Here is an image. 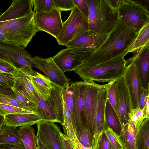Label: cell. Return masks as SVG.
<instances>
[{
    "mask_svg": "<svg viewBox=\"0 0 149 149\" xmlns=\"http://www.w3.org/2000/svg\"><path fill=\"white\" fill-rule=\"evenodd\" d=\"M138 31L119 19L106 40L85 62L91 64L104 62L127 52Z\"/></svg>",
    "mask_w": 149,
    "mask_h": 149,
    "instance_id": "6da1fadb",
    "label": "cell"
},
{
    "mask_svg": "<svg viewBox=\"0 0 149 149\" xmlns=\"http://www.w3.org/2000/svg\"><path fill=\"white\" fill-rule=\"evenodd\" d=\"M125 52L109 60L91 64L84 62L74 71L84 81L109 82L122 76L127 63Z\"/></svg>",
    "mask_w": 149,
    "mask_h": 149,
    "instance_id": "7a4b0ae2",
    "label": "cell"
},
{
    "mask_svg": "<svg viewBox=\"0 0 149 149\" xmlns=\"http://www.w3.org/2000/svg\"><path fill=\"white\" fill-rule=\"evenodd\" d=\"M35 14L32 10L22 17L0 22V33L4 36L5 42L25 48L37 32Z\"/></svg>",
    "mask_w": 149,
    "mask_h": 149,
    "instance_id": "3957f363",
    "label": "cell"
},
{
    "mask_svg": "<svg viewBox=\"0 0 149 149\" xmlns=\"http://www.w3.org/2000/svg\"><path fill=\"white\" fill-rule=\"evenodd\" d=\"M89 14V30L94 33L108 34L119 19L118 9L108 0H87Z\"/></svg>",
    "mask_w": 149,
    "mask_h": 149,
    "instance_id": "277c9868",
    "label": "cell"
},
{
    "mask_svg": "<svg viewBox=\"0 0 149 149\" xmlns=\"http://www.w3.org/2000/svg\"><path fill=\"white\" fill-rule=\"evenodd\" d=\"M146 0H122L118 10L119 19L139 31L149 22V2L144 4Z\"/></svg>",
    "mask_w": 149,
    "mask_h": 149,
    "instance_id": "5b68a950",
    "label": "cell"
},
{
    "mask_svg": "<svg viewBox=\"0 0 149 149\" xmlns=\"http://www.w3.org/2000/svg\"><path fill=\"white\" fill-rule=\"evenodd\" d=\"M96 49L67 48L62 50L52 58L64 72L74 71L90 57Z\"/></svg>",
    "mask_w": 149,
    "mask_h": 149,
    "instance_id": "8992f818",
    "label": "cell"
},
{
    "mask_svg": "<svg viewBox=\"0 0 149 149\" xmlns=\"http://www.w3.org/2000/svg\"><path fill=\"white\" fill-rule=\"evenodd\" d=\"M89 30L88 19L76 7L67 19L63 23V28L56 39L59 45L65 46L73 39Z\"/></svg>",
    "mask_w": 149,
    "mask_h": 149,
    "instance_id": "52a82bcc",
    "label": "cell"
},
{
    "mask_svg": "<svg viewBox=\"0 0 149 149\" xmlns=\"http://www.w3.org/2000/svg\"><path fill=\"white\" fill-rule=\"evenodd\" d=\"M33 58L25 48L0 40V59L12 63L29 75L35 71Z\"/></svg>",
    "mask_w": 149,
    "mask_h": 149,
    "instance_id": "ba28073f",
    "label": "cell"
},
{
    "mask_svg": "<svg viewBox=\"0 0 149 149\" xmlns=\"http://www.w3.org/2000/svg\"><path fill=\"white\" fill-rule=\"evenodd\" d=\"M113 85L116 97L117 113L123 127L128 122L132 109L129 91L123 75L115 80Z\"/></svg>",
    "mask_w": 149,
    "mask_h": 149,
    "instance_id": "9c48e42d",
    "label": "cell"
},
{
    "mask_svg": "<svg viewBox=\"0 0 149 149\" xmlns=\"http://www.w3.org/2000/svg\"><path fill=\"white\" fill-rule=\"evenodd\" d=\"M83 82L82 81L75 82L74 92L72 118L75 132L78 140L89 132L85 123Z\"/></svg>",
    "mask_w": 149,
    "mask_h": 149,
    "instance_id": "30bf717a",
    "label": "cell"
},
{
    "mask_svg": "<svg viewBox=\"0 0 149 149\" xmlns=\"http://www.w3.org/2000/svg\"><path fill=\"white\" fill-rule=\"evenodd\" d=\"M34 21L37 32L45 31L56 39L63 28L61 13L56 8L48 12L35 13Z\"/></svg>",
    "mask_w": 149,
    "mask_h": 149,
    "instance_id": "8fae6325",
    "label": "cell"
},
{
    "mask_svg": "<svg viewBox=\"0 0 149 149\" xmlns=\"http://www.w3.org/2000/svg\"><path fill=\"white\" fill-rule=\"evenodd\" d=\"M33 61L35 67L42 71L53 85L64 88L70 84L71 79L66 77L52 57L43 58L35 56L33 58Z\"/></svg>",
    "mask_w": 149,
    "mask_h": 149,
    "instance_id": "7c38bea8",
    "label": "cell"
},
{
    "mask_svg": "<svg viewBox=\"0 0 149 149\" xmlns=\"http://www.w3.org/2000/svg\"><path fill=\"white\" fill-rule=\"evenodd\" d=\"M100 85L92 81L83 82L85 123L90 134L97 111L98 91Z\"/></svg>",
    "mask_w": 149,
    "mask_h": 149,
    "instance_id": "4fadbf2b",
    "label": "cell"
},
{
    "mask_svg": "<svg viewBox=\"0 0 149 149\" xmlns=\"http://www.w3.org/2000/svg\"><path fill=\"white\" fill-rule=\"evenodd\" d=\"M37 141L47 149H63L60 127L54 123L41 121L37 123Z\"/></svg>",
    "mask_w": 149,
    "mask_h": 149,
    "instance_id": "5bb4252c",
    "label": "cell"
},
{
    "mask_svg": "<svg viewBox=\"0 0 149 149\" xmlns=\"http://www.w3.org/2000/svg\"><path fill=\"white\" fill-rule=\"evenodd\" d=\"M134 56L126 61L136 65L138 70L141 86L149 90V44L142 47Z\"/></svg>",
    "mask_w": 149,
    "mask_h": 149,
    "instance_id": "9a60e30c",
    "label": "cell"
},
{
    "mask_svg": "<svg viewBox=\"0 0 149 149\" xmlns=\"http://www.w3.org/2000/svg\"><path fill=\"white\" fill-rule=\"evenodd\" d=\"M13 75L14 82L13 89L15 90L38 107L37 94L29 75L20 69L14 72Z\"/></svg>",
    "mask_w": 149,
    "mask_h": 149,
    "instance_id": "2e32d148",
    "label": "cell"
},
{
    "mask_svg": "<svg viewBox=\"0 0 149 149\" xmlns=\"http://www.w3.org/2000/svg\"><path fill=\"white\" fill-rule=\"evenodd\" d=\"M130 95L132 109L139 107V96L141 84L137 69L132 62L127 66L123 75Z\"/></svg>",
    "mask_w": 149,
    "mask_h": 149,
    "instance_id": "e0dca14e",
    "label": "cell"
},
{
    "mask_svg": "<svg viewBox=\"0 0 149 149\" xmlns=\"http://www.w3.org/2000/svg\"><path fill=\"white\" fill-rule=\"evenodd\" d=\"M108 34L96 33L89 30L73 39L65 46L67 48L97 49L106 40Z\"/></svg>",
    "mask_w": 149,
    "mask_h": 149,
    "instance_id": "ac0fdd59",
    "label": "cell"
},
{
    "mask_svg": "<svg viewBox=\"0 0 149 149\" xmlns=\"http://www.w3.org/2000/svg\"><path fill=\"white\" fill-rule=\"evenodd\" d=\"M32 0H13L8 8L0 15V22L25 16L33 10Z\"/></svg>",
    "mask_w": 149,
    "mask_h": 149,
    "instance_id": "d6986e66",
    "label": "cell"
},
{
    "mask_svg": "<svg viewBox=\"0 0 149 149\" xmlns=\"http://www.w3.org/2000/svg\"><path fill=\"white\" fill-rule=\"evenodd\" d=\"M5 122L7 125L17 127L31 126L42 121L34 113H18L9 114L4 116Z\"/></svg>",
    "mask_w": 149,
    "mask_h": 149,
    "instance_id": "ffe728a7",
    "label": "cell"
},
{
    "mask_svg": "<svg viewBox=\"0 0 149 149\" xmlns=\"http://www.w3.org/2000/svg\"><path fill=\"white\" fill-rule=\"evenodd\" d=\"M62 88L52 84L50 95L46 101L55 113L59 123L63 125L64 123V105Z\"/></svg>",
    "mask_w": 149,
    "mask_h": 149,
    "instance_id": "44dd1931",
    "label": "cell"
},
{
    "mask_svg": "<svg viewBox=\"0 0 149 149\" xmlns=\"http://www.w3.org/2000/svg\"><path fill=\"white\" fill-rule=\"evenodd\" d=\"M29 75L35 90L40 94L44 100L46 101L50 95L52 87V84L49 79L35 71Z\"/></svg>",
    "mask_w": 149,
    "mask_h": 149,
    "instance_id": "7402d4cb",
    "label": "cell"
},
{
    "mask_svg": "<svg viewBox=\"0 0 149 149\" xmlns=\"http://www.w3.org/2000/svg\"><path fill=\"white\" fill-rule=\"evenodd\" d=\"M136 132L134 125L129 119L123 127L119 135L124 149H135Z\"/></svg>",
    "mask_w": 149,
    "mask_h": 149,
    "instance_id": "603a6c76",
    "label": "cell"
},
{
    "mask_svg": "<svg viewBox=\"0 0 149 149\" xmlns=\"http://www.w3.org/2000/svg\"><path fill=\"white\" fill-rule=\"evenodd\" d=\"M63 105L64 123L62 126L64 130V134L70 139L75 149H82L84 146L79 142L76 136L73 120L67 109L64 102Z\"/></svg>",
    "mask_w": 149,
    "mask_h": 149,
    "instance_id": "cb8c5ba5",
    "label": "cell"
},
{
    "mask_svg": "<svg viewBox=\"0 0 149 149\" xmlns=\"http://www.w3.org/2000/svg\"><path fill=\"white\" fill-rule=\"evenodd\" d=\"M35 91L38 102V116L42 121L59 123L55 113L48 102L44 100L40 94Z\"/></svg>",
    "mask_w": 149,
    "mask_h": 149,
    "instance_id": "d4e9b609",
    "label": "cell"
},
{
    "mask_svg": "<svg viewBox=\"0 0 149 149\" xmlns=\"http://www.w3.org/2000/svg\"><path fill=\"white\" fill-rule=\"evenodd\" d=\"M135 149H149V118L145 119L136 130Z\"/></svg>",
    "mask_w": 149,
    "mask_h": 149,
    "instance_id": "484cf974",
    "label": "cell"
},
{
    "mask_svg": "<svg viewBox=\"0 0 149 149\" xmlns=\"http://www.w3.org/2000/svg\"><path fill=\"white\" fill-rule=\"evenodd\" d=\"M22 141L17 127L5 123L0 130V144H14Z\"/></svg>",
    "mask_w": 149,
    "mask_h": 149,
    "instance_id": "4316f807",
    "label": "cell"
},
{
    "mask_svg": "<svg viewBox=\"0 0 149 149\" xmlns=\"http://www.w3.org/2000/svg\"><path fill=\"white\" fill-rule=\"evenodd\" d=\"M105 116L108 126L119 135L122 127L116 111L108 100L105 105Z\"/></svg>",
    "mask_w": 149,
    "mask_h": 149,
    "instance_id": "83f0119b",
    "label": "cell"
},
{
    "mask_svg": "<svg viewBox=\"0 0 149 149\" xmlns=\"http://www.w3.org/2000/svg\"><path fill=\"white\" fill-rule=\"evenodd\" d=\"M148 44H149V22L139 31L136 38L127 49L126 54L139 50Z\"/></svg>",
    "mask_w": 149,
    "mask_h": 149,
    "instance_id": "f1b7e54d",
    "label": "cell"
},
{
    "mask_svg": "<svg viewBox=\"0 0 149 149\" xmlns=\"http://www.w3.org/2000/svg\"><path fill=\"white\" fill-rule=\"evenodd\" d=\"M18 133L22 137L26 149H37L36 135L33 127H21L18 130Z\"/></svg>",
    "mask_w": 149,
    "mask_h": 149,
    "instance_id": "f546056e",
    "label": "cell"
},
{
    "mask_svg": "<svg viewBox=\"0 0 149 149\" xmlns=\"http://www.w3.org/2000/svg\"><path fill=\"white\" fill-rule=\"evenodd\" d=\"M74 87L75 82H72L70 83L65 88H62L61 90L63 101L67 109L69 111L70 116L72 119Z\"/></svg>",
    "mask_w": 149,
    "mask_h": 149,
    "instance_id": "4dcf8cb0",
    "label": "cell"
},
{
    "mask_svg": "<svg viewBox=\"0 0 149 149\" xmlns=\"http://www.w3.org/2000/svg\"><path fill=\"white\" fill-rule=\"evenodd\" d=\"M35 13H47L56 8L53 0H32Z\"/></svg>",
    "mask_w": 149,
    "mask_h": 149,
    "instance_id": "1f68e13d",
    "label": "cell"
},
{
    "mask_svg": "<svg viewBox=\"0 0 149 149\" xmlns=\"http://www.w3.org/2000/svg\"><path fill=\"white\" fill-rule=\"evenodd\" d=\"M104 132L114 149H124L119 135L109 127L107 124L104 127Z\"/></svg>",
    "mask_w": 149,
    "mask_h": 149,
    "instance_id": "d6a6232c",
    "label": "cell"
},
{
    "mask_svg": "<svg viewBox=\"0 0 149 149\" xmlns=\"http://www.w3.org/2000/svg\"><path fill=\"white\" fill-rule=\"evenodd\" d=\"M13 92L11 96L24 107L27 110L36 113L38 115L37 107L15 90H12Z\"/></svg>",
    "mask_w": 149,
    "mask_h": 149,
    "instance_id": "836d02e7",
    "label": "cell"
},
{
    "mask_svg": "<svg viewBox=\"0 0 149 149\" xmlns=\"http://www.w3.org/2000/svg\"><path fill=\"white\" fill-rule=\"evenodd\" d=\"M18 113H34L37 115L36 113L22 108L6 104H0V115L4 117L5 116L9 114Z\"/></svg>",
    "mask_w": 149,
    "mask_h": 149,
    "instance_id": "e575fe53",
    "label": "cell"
},
{
    "mask_svg": "<svg viewBox=\"0 0 149 149\" xmlns=\"http://www.w3.org/2000/svg\"><path fill=\"white\" fill-rule=\"evenodd\" d=\"M14 79L12 74L0 73V86L4 88L11 90L14 88Z\"/></svg>",
    "mask_w": 149,
    "mask_h": 149,
    "instance_id": "d590c367",
    "label": "cell"
},
{
    "mask_svg": "<svg viewBox=\"0 0 149 149\" xmlns=\"http://www.w3.org/2000/svg\"><path fill=\"white\" fill-rule=\"evenodd\" d=\"M56 8L61 13L72 10L75 6L73 0H53Z\"/></svg>",
    "mask_w": 149,
    "mask_h": 149,
    "instance_id": "8d00e7d4",
    "label": "cell"
},
{
    "mask_svg": "<svg viewBox=\"0 0 149 149\" xmlns=\"http://www.w3.org/2000/svg\"><path fill=\"white\" fill-rule=\"evenodd\" d=\"M19 69L12 63L0 59V70L3 72L13 74Z\"/></svg>",
    "mask_w": 149,
    "mask_h": 149,
    "instance_id": "74e56055",
    "label": "cell"
},
{
    "mask_svg": "<svg viewBox=\"0 0 149 149\" xmlns=\"http://www.w3.org/2000/svg\"><path fill=\"white\" fill-rule=\"evenodd\" d=\"M75 6L82 15L88 19L89 14L87 0H73Z\"/></svg>",
    "mask_w": 149,
    "mask_h": 149,
    "instance_id": "f35d334b",
    "label": "cell"
},
{
    "mask_svg": "<svg viewBox=\"0 0 149 149\" xmlns=\"http://www.w3.org/2000/svg\"><path fill=\"white\" fill-rule=\"evenodd\" d=\"M149 90L141 87L139 96V108L141 109L143 108L149 99Z\"/></svg>",
    "mask_w": 149,
    "mask_h": 149,
    "instance_id": "ab89813d",
    "label": "cell"
},
{
    "mask_svg": "<svg viewBox=\"0 0 149 149\" xmlns=\"http://www.w3.org/2000/svg\"><path fill=\"white\" fill-rule=\"evenodd\" d=\"M97 149H114L104 132L99 139Z\"/></svg>",
    "mask_w": 149,
    "mask_h": 149,
    "instance_id": "60d3db41",
    "label": "cell"
},
{
    "mask_svg": "<svg viewBox=\"0 0 149 149\" xmlns=\"http://www.w3.org/2000/svg\"><path fill=\"white\" fill-rule=\"evenodd\" d=\"M113 81L110 87L108 95L107 100L112 105L117 112L116 97L114 88Z\"/></svg>",
    "mask_w": 149,
    "mask_h": 149,
    "instance_id": "b9f144b4",
    "label": "cell"
},
{
    "mask_svg": "<svg viewBox=\"0 0 149 149\" xmlns=\"http://www.w3.org/2000/svg\"><path fill=\"white\" fill-rule=\"evenodd\" d=\"M63 149H75L70 139L61 132L60 133Z\"/></svg>",
    "mask_w": 149,
    "mask_h": 149,
    "instance_id": "7bdbcfd3",
    "label": "cell"
},
{
    "mask_svg": "<svg viewBox=\"0 0 149 149\" xmlns=\"http://www.w3.org/2000/svg\"><path fill=\"white\" fill-rule=\"evenodd\" d=\"M0 149H26L23 141L14 144H0Z\"/></svg>",
    "mask_w": 149,
    "mask_h": 149,
    "instance_id": "ee69618b",
    "label": "cell"
},
{
    "mask_svg": "<svg viewBox=\"0 0 149 149\" xmlns=\"http://www.w3.org/2000/svg\"><path fill=\"white\" fill-rule=\"evenodd\" d=\"M136 115L138 119V124L140 126L143 121L146 118L143 109H141L139 107L136 108Z\"/></svg>",
    "mask_w": 149,
    "mask_h": 149,
    "instance_id": "f6af8a7d",
    "label": "cell"
},
{
    "mask_svg": "<svg viewBox=\"0 0 149 149\" xmlns=\"http://www.w3.org/2000/svg\"><path fill=\"white\" fill-rule=\"evenodd\" d=\"M110 4L114 8L118 10L122 0H108Z\"/></svg>",
    "mask_w": 149,
    "mask_h": 149,
    "instance_id": "bcb514c9",
    "label": "cell"
},
{
    "mask_svg": "<svg viewBox=\"0 0 149 149\" xmlns=\"http://www.w3.org/2000/svg\"><path fill=\"white\" fill-rule=\"evenodd\" d=\"M149 99L148 100L146 104L143 109L144 113L146 116V118H149Z\"/></svg>",
    "mask_w": 149,
    "mask_h": 149,
    "instance_id": "7dc6e473",
    "label": "cell"
},
{
    "mask_svg": "<svg viewBox=\"0 0 149 149\" xmlns=\"http://www.w3.org/2000/svg\"><path fill=\"white\" fill-rule=\"evenodd\" d=\"M0 93L8 95H12L13 92L11 90L4 88L0 86Z\"/></svg>",
    "mask_w": 149,
    "mask_h": 149,
    "instance_id": "c3c4849f",
    "label": "cell"
},
{
    "mask_svg": "<svg viewBox=\"0 0 149 149\" xmlns=\"http://www.w3.org/2000/svg\"><path fill=\"white\" fill-rule=\"evenodd\" d=\"M37 149H47L45 146L39 141H36Z\"/></svg>",
    "mask_w": 149,
    "mask_h": 149,
    "instance_id": "681fc988",
    "label": "cell"
},
{
    "mask_svg": "<svg viewBox=\"0 0 149 149\" xmlns=\"http://www.w3.org/2000/svg\"><path fill=\"white\" fill-rule=\"evenodd\" d=\"M5 123L4 117L0 115V130Z\"/></svg>",
    "mask_w": 149,
    "mask_h": 149,
    "instance_id": "f907efd6",
    "label": "cell"
},
{
    "mask_svg": "<svg viewBox=\"0 0 149 149\" xmlns=\"http://www.w3.org/2000/svg\"><path fill=\"white\" fill-rule=\"evenodd\" d=\"M4 73L3 72H2V71H1V70H0V73Z\"/></svg>",
    "mask_w": 149,
    "mask_h": 149,
    "instance_id": "816d5d0a",
    "label": "cell"
}]
</instances>
